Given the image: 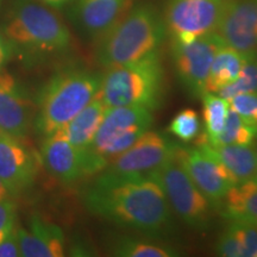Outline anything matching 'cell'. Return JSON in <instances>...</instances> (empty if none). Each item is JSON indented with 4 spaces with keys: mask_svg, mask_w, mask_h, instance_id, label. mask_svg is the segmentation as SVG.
Returning a JSON list of instances; mask_svg holds the SVG:
<instances>
[{
    "mask_svg": "<svg viewBox=\"0 0 257 257\" xmlns=\"http://www.w3.org/2000/svg\"><path fill=\"white\" fill-rule=\"evenodd\" d=\"M82 200L96 217L149 237L172 229V208L160 182L150 174L126 175L102 170Z\"/></svg>",
    "mask_w": 257,
    "mask_h": 257,
    "instance_id": "obj_1",
    "label": "cell"
},
{
    "mask_svg": "<svg viewBox=\"0 0 257 257\" xmlns=\"http://www.w3.org/2000/svg\"><path fill=\"white\" fill-rule=\"evenodd\" d=\"M2 30L12 51L27 67L66 54L72 35L53 9L37 0H12Z\"/></svg>",
    "mask_w": 257,
    "mask_h": 257,
    "instance_id": "obj_2",
    "label": "cell"
},
{
    "mask_svg": "<svg viewBox=\"0 0 257 257\" xmlns=\"http://www.w3.org/2000/svg\"><path fill=\"white\" fill-rule=\"evenodd\" d=\"M167 31L155 6L141 3L98 40L96 61L104 68L137 62L160 51Z\"/></svg>",
    "mask_w": 257,
    "mask_h": 257,
    "instance_id": "obj_3",
    "label": "cell"
},
{
    "mask_svg": "<svg viewBox=\"0 0 257 257\" xmlns=\"http://www.w3.org/2000/svg\"><path fill=\"white\" fill-rule=\"evenodd\" d=\"M101 76L79 67L54 74L38 94L35 131L44 138L62 128L99 95Z\"/></svg>",
    "mask_w": 257,
    "mask_h": 257,
    "instance_id": "obj_4",
    "label": "cell"
},
{
    "mask_svg": "<svg viewBox=\"0 0 257 257\" xmlns=\"http://www.w3.org/2000/svg\"><path fill=\"white\" fill-rule=\"evenodd\" d=\"M99 98L107 107L143 106L160 107L165 96V70L160 51L137 62L107 68L101 76Z\"/></svg>",
    "mask_w": 257,
    "mask_h": 257,
    "instance_id": "obj_5",
    "label": "cell"
},
{
    "mask_svg": "<svg viewBox=\"0 0 257 257\" xmlns=\"http://www.w3.org/2000/svg\"><path fill=\"white\" fill-rule=\"evenodd\" d=\"M147 174L160 182L170 208L188 227L197 231L210 227L211 202L194 185L175 155Z\"/></svg>",
    "mask_w": 257,
    "mask_h": 257,
    "instance_id": "obj_6",
    "label": "cell"
},
{
    "mask_svg": "<svg viewBox=\"0 0 257 257\" xmlns=\"http://www.w3.org/2000/svg\"><path fill=\"white\" fill-rule=\"evenodd\" d=\"M153 121V111L143 106L107 107L89 149L107 161L108 165L147 133Z\"/></svg>",
    "mask_w": 257,
    "mask_h": 257,
    "instance_id": "obj_7",
    "label": "cell"
},
{
    "mask_svg": "<svg viewBox=\"0 0 257 257\" xmlns=\"http://www.w3.org/2000/svg\"><path fill=\"white\" fill-rule=\"evenodd\" d=\"M40 159L47 172L63 185H73L98 175L107 166V161L98 154L89 148L73 146L59 131L44 137Z\"/></svg>",
    "mask_w": 257,
    "mask_h": 257,
    "instance_id": "obj_8",
    "label": "cell"
},
{
    "mask_svg": "<svg viewBox=\"0 0 257 257\" xmlns=\"http://www.w3.org/2000/svg\"><path fill=\"white\" fill-rule=\"evenodd\" d=\"M217 32L205 35L197 40L181 43L170 41V54L175 74L186 92L201 98L206 92V82L214 56L224 46Z\"/></svg>",
    "mask_w": 257,
    "mask_h": 257,
    "instance_id": "obj_9",
    "label": "cell"
},
{
    "mask_svg": "<svg viewBox=\"0 0 257 257\" xmlns=\"http://www.w3.org/2000/svg\"><path fill=\"white\" fill-rule=\"evenodd\" d=\"M225 0H169L163 17L170 41L188 43L216 32Z\"/></svg>",
    "mask_w": 257,
    "mask_h": 257,
    "instance_id": "obj_10",
    "label": "cell"
},
{
    "mask_svg": "<svg viewBox=\"0 0 257 257\" xmlns=\"http://www.w3.org/2000/svg\"><path fill=\"white\" fill-rule=\"evenodd\" d=\"M40 156L23 138L0 134V180L14 198L34 187Z\"/></svg>",
    "mask_w": 257,
    "mask_h": 257,
    "instance_id": "obj_11",
    "label": "cell"
},
{
    "mask_svg": "<svg viewBox=\"0 0 257 257\" xmlns=\"http://www.w3.org/2000/svg\"><path fill=\"white\" fill-rule=\"evenodd\" d=\"M178 146L161 133L148 130L127 150L112 159L104 170L115 174H147L172 159Z\"/></svg>",
    "mask_w": 257,
    "mask_h": 257,
    "instance_id": "obj_12",
    "label": "cell"
},
{
    "mask_svg": "<svg viewBox=\"0 0 257 257\" xmlns=\"http://www.w3.org/2000/svg\"><path fill=\"white\" fill-rule=\"evenodd\" d=\"M175 157L194 185L214 206H219L234 181L226 169L200 148L178 146Z\"/></svg>",
    "mask_w": 257,
    "mask_h": 257,
    "instance_id": "obj_13",
    "label": "cell"
},
{
    "mask_svg": "<svg viewBox=\"0 0 257 257\" xmlns=\"http://www.w3.org/2000/svg\"><path fill=\"white\" fill-rule=\"evenodd\" d=\"M36 107L22 83L0 68V133L17 138L28 136L34 128Z\"/></svg>",
    "mask_w": 257,
    "mask_h": 257,
    "instance_id": "obj_14",
    "label": "cell"
},
{
    "mask_svg": "<svg viewBox=\"0 0 257 257\" xmlns=\"http://www.w3.org/2000/svg\"><path fill=\"white\" fill-rule=\"evenodd\" d=\"M216 32L226 46L257 53V0H225Z\"/></svg>",
    "mask_w": 257,
    "mask_h": 257,
    "instance_id": "obj_15",
    "label": "cell"
},
{
    "mask_svg": "<svg viewBox=\"0 0 257 257\" xmlns=\"http://www.w3.org/2000/svg\"><path fill=\"white\" fill-rule=\"evenodd\" d=\"M72 18L91 40H100L124 15L127 0H73Z\"/></svg>",
    "mask_w": 257,
    "mask_h": 257,
    "instance_id": "obj_16",
    "label": "cell"
},
{
    "mask_svg": "<svg viewBox=\"0 0 257 257\" xmlns=\"http://www.w3.org/2000/svg\"><path fill=\"white\" fill-rule=\"evenodd\" d=\"M23 257H62L66 255V238L56 224L40 216H32L28 229L16 227Z\"/></svg>",
    "mask_w": 257,
    "mask_h": 257,
    "instance_id": "obj_17",
    "label": "cell"
},
{
    "mask_svg": "<svg viewBox=\"0 0 257 257\" xmlns=\"http://www.w3.org/2000/svg\"><path fill=\"white\" fill-rule=\"evenodd\" d=\"M197 147L217 160L226 169L234 184L257 179V154L251 146L210 144L202 135L198 138Z\"/></svg>",
    "mask_w": 257,
    "mask_h": 257,
    "instance_id": "obj_18",
    "label": "cell"
},
{
    "mask_svg": "<svg viewBox=\"0 0 257 257\" xmlns=\"http://www.w3.org/2000/svg\"><path fill=\"white\" fill-rule=\"evenodd\" d=\"M107 106L99 96L82 108L72 120L68 121L59 133L68 142L78 148H89L100 126Z\"/></svg>",
    "mask_w": 257,
    "mask_h": 257,
    "instance_id": "obj_19",
    "label": "cell"
},
{
    "mask_svg": "<svg viewBox=\"0 0 257 257\" xmlns=\"http://www.w3.org/2000/svg\"><path fill=\"white\" fill-rule=\"evenodd\" d=\"M218 207L227 219L257 225V179L233 185Z\"/></svg>",
    "mask_w": 257,
    "mask_h": 257,
    "instance_id": "obj_20",
    "label": "cell"
},
{
    "mask_svg": "<svg viewBox=\"0 0 257 257\" xmlns=\"http://www.w3.org/2000/svg\"><path fill=\"white\" fill-rule=\"evenodd\" d=\"M255 54H244L224 44L219 48L212 62L206 82V92L217 93L239 76L244 64Z\"/></svg>",
    "mask_w": 257,
    "mask_h": 257,
    "instance_id": "obj_21",
    "label": "cell"
},
{
    "mask_svg": "<svg viewBox=\"0 0 257 257\" xmlns=\"http://www.w3.org/2000/svg\"><path fill=\"white\" fill-rule=\"evenodd\" d=\"M111 253L118 257H176L178 250L167 244L124 236L112 243Z\"/></svg>",
    "mask_w": 257,
    "mask_h": 257,
    "instance_id": "obj_22",
    "label": "cell"
},
{
    "mask_svg": "<svg viewBox=\"0 0 257 257\" xmlns=\"http://www.w3.org/2000/svg\"><path fill=\"white\" fill-rule=\"evenodd\" d=\"M206 137V136H205ZM257 138V125L245 120L243 117L229 108L223 130L217 137L208 141L210 144H237L251 146Z\"/></svg>",
    "mask_w": 257,
    "mask_h": 257,
    "instance_id": "obj_23",
    "label": "cell"
},
{
    "mask_svg": "<svg viewBox=\"0 0 257 257\" xmlns=\"http://www.w3.org/2000/svg\"><path fill=\"white\" fill-rule=\"evenodd\" d=\"M201 100L204 105V121L206 127L205 136L210 141L217 137L223 130L229 111V101L210 92H205L201 95Z\"/></svg>",
    "mask_w": 257,
    "mask_h": 257,
    "instance_id": "obj_24",
    "label": "cell"
},
{
    "mask_svg": "<svg viewBox=\"0 0 257 257\" xmlns=\"http://www.w3.org/2000/svg\"><path fill=\"white\" fill-rule=\"evenodd\" d=\"M257 92V55L250 56L244 64L239 76L231 82L230 85L224 86L217 93L219 96L230 101L234 95L240 93Z\"/></svg>",
    "mask_w": 257,
    "mask_h": 257,
    "instance_id": "obj_25",
    "label": "cell"
},
{
    "mask_svg": "<svg viewBox=\"0 0 257 257\" xmlns=\"http://www.w3.org/2000/svg\"><path fill=\"white\" fill-rule=\"evenodd\" d=\"M200 119L192 108H184L173 117L168 131L182 142H191L200 134Z\"/></svg>",
    "mask_w": 257,
    "mask_h": 257,
    "instance_id": "obj_26",
    "label": "cell"
},
{
    "mask_svg": "<svg viewBox=\"0 0 257 257\" xmlns=\"http://www.w3.org/2000/svg\"><path fill=\"white\" fill-rule=\"evenodd\" d=\"M231 225L242 245L243 257H257V225L236 220H231Z\"/></svg>",
    "mask_w": 257,
    "mask_h": 257,
    "instance_id": "obj_27",
    "label": "cell"
},
{
    "mask_svg": "<svg viewBox=\"0 0 257 257\" xmlns=\"http://www.w3.org/2000/svg\"><path fill=\"white\" fill-rule=\"evenodd\" d=\"M230 108L237 112L240 117L257 125V92L240 93L229 101Z\"/></svg>",
    "mask_w": 257,
    "mask_h": 257,
    "instance_id": "obj_28",
    "label": "cell"
},
{
    "mask_svg": "<svg viewBox=\"0 0 257 257\" xmlns=\"http://www.w3.org/2000/svg\"><path fill=\"white\" fill-rule=\"evenodd\" d=\"M17 204L15 198L0 199V242L17 227Z\"/></svg>",
    "mask_w": 257,
    "mask_h": 257,
    "instance_id": "obj_29",
    "label": "cell"
},
{
    "mask_svg": "<svg viewBox=\"0 0 257 257\" xmlns=\"http://www.w3.org/2000/svg\"><path fill=\"white\" fill-rule=\"evenodd\" d=\"M216 253L223 257H243L242 245H240L237 233L234 232L232 225H229L227 229L221 233L219 239L216 243Z\"/></svg>",
    "mask_w": 257,
    "mask_h": 257,
    "instance_id": "obj_30",
    "label": "cell"
},
{
    "mask_svg": "<svg viewBox=\"0 0 257 257\" xmlns=\"http://www.w3.org/2000/svg\"><path fill=\"white\" fill-rule=\"evenodd\" d=\"M22 256L19 246L17 231L14 230L0 242V257H18Z\"/></svg>",
    "mask_w": 257,
    "mask_h": 257,
    "instance_id": "obj_31",
    "label": "cell"
},
{
    "mask_svg": "<svg viewBox=\"0 0 257 257\" xmlns=\"http://www.w3.org/2000/svg\"><path fill=\"white\" fill-rule=\"evenodd\" d=\"M12 59V51L10 44L6 40L4 32L0 28V68H5L6 63Z\"/></svg>",
    "mask_w": 257,
    "mask_h": 257,
    "instance_id": "obj_32",
    "label": "cell"
},
{
    "mask_svg": "<svg viewBox=\"0 0 257 257\" xmlns=\"http://www.w3.org/2000/svg\"><path fill=\"white\" fill-rule=\"evenodd\" d=\"M37 2L53 10H61L66 8L67 5L72 4L73 0H37Z\"/></svg>",
    "mask_w": 257,
    "mask_h": 257,
    "instance_id": "obj_33",
    "label": "cell"
},
{
    "mask_svg": "<svg viewBox=\"0 0 257 257\" xmlns=\"http://www.w3.org/2000/svg\"><path fill=\"white\" fill-rule=\"evenodd\" d=\"M5 198H14L11 195V193L9 192V189L5 187V185L3 184L2 180H0V199H5Z\"/></svg>",
    "mask_w": 257,
    "mask_h": 257,
    "instance_id": "obj_34",
    "label": "cell"
},
{
    "mask_svg": "<svg viewBox=\"0 0 257 257\" xmlns=\"http://www.w3.org/2000/svg\"><path fill=\"white\" fill-rule=\"evenodd\" d=\"M256 154H257V150H256Z\"/></svg>",
    "mask_w": 257,
    "mask_h": 257,
    "instance_id": "obj_35",
    "label": "cell"
},
{
    "mask_svg": "<svg viewBox=\"0 0 257 257\" xmlns=\"http://www.w3.org/2000/svg\"><path fill=\"white\" fill-rule=\"evenodd\" d=\"M0 134H2V133H0Z\"/></svg>",
    "mask_w": 257,
    "mask_h": 257,
    "instance_id": "obj_36",
    "label": "cell"
}]
</instances>
